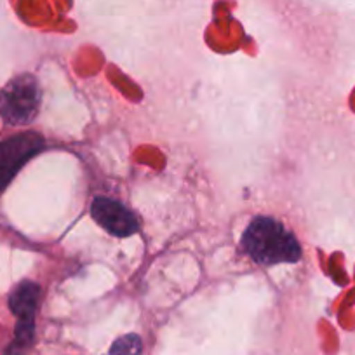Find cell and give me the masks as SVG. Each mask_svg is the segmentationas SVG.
<instances>
[{
    "label": "cell",
    "mask_w": 355,
    "mask_h": 355,
    "mask_svg": "<svg viewBox=\"0 0 355 355\" xmlns=\"http://www.w3.org/2000/svg\"><path fill=\"white\" fill-rule=\"evenodd\" d=\"M242 248L256 263L265 266L277 263H296L302 256L295 235L268 216H258L248 225L242 235Z\"/></svg>",
    "instance_id": "cell-1"
},
{
    "label": "cell",
    "mask_w": 355,
    "mask_h": 355,
    "mask_svg": "<svg viewBox=\"0 0 355 355\" xmlns=\"http://www.w3.org/2000/svg\"><path fill=\"white\" fill-rule=\"evenodd\" d=\"M40 91L35 77L19 75L0 91V117L9 124H28L37 117Z\"/></svg>",
    "instance_id": "cell-2"
},
{
    "label": "cell",
    "mask_w": 355,
    "mask_h": 355,
    "mask_svg": "<svg viewBox=\"0 0 355 355\" xmlns=\"http://www.w3.org/2000/svg\"><path fill=\"white\" fill-rule=\"evenodd\" d=\"M44 139L35 132L18 135L0 143V190L9 185L12 178L25 166L26 160L42 150Z\"/></svg>",
    "instance_id": "cell-3"
},
{
    "label": "cell",
    "mask_w": 355,
    "mask_h": 355,
    "mask_svg": "<svg viewBox=\"0 0 355 355\" xmlns=\"http://www.w3.org/2000/svg\"><path fill=\"white\" fill-rule=\"evenodd\" d=\"M94 221L115 237H129L138 232V218L122 202L108 197H96L91 204Z\"/></svg>",
    "instance_id": "cell-4"
},
{
    "label": "cell",
    "mask_w": 355,
    "mask_h": 355,
    "mask_svg": "<svg viewBox=\"0 0 355 355\" xmlns=\"http://www.w3.org/2000/svg\"><path fill=\"white\" fill-rule=\"evenodd\" d=\"M40 288L32 281H23L9 296V309L18 317V322H35Z\"/></svg>",
    "instance_id": "cell-5"
},
{
    "label": "cell",
    "mask_w": 355,
    "mask_h": 355,
    "mask_svg": "<svg viewBox=\"0 0 355 355\" xmlns=\"http://www.w3.org/2000/svg\"><path fill=\"white\" fill-rule=\"evenodd\" d=\"M141 338L138 334H125L112 345L110 355H141Z\"/></svg>",
    "instance_id": "cell-6"
}]
</instances>
